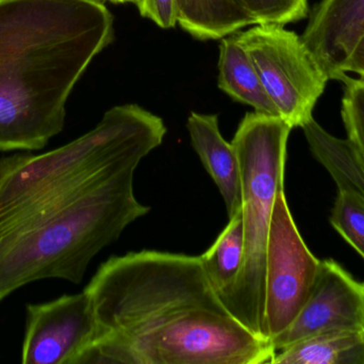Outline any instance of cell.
Here are the masks:
<instances>
[{
    "instance_id": "6da1fadb",
    "label": "cell",
    "mask_w": 364,
    "mask_h": 364,
    "mask_svg": "<svg viewBox=\"0 0 364 364\" xmlns=\"http://www.w3.org/2000/svg\"><path fill=\"white\" fill-rule=\"evenodd\" d=\"M114 34L102 0H0V151H40L63 130L68 96Z\"/></svg>"
},
{
    "instance_id": "7a4b0ae2",
    "label": "cell",
    "mask_w": 364,
    "mask_h": 364,
    "mask_svg": "<svg viewBox=\"0 0 364 364\" xmlns=\"http://www.w3.org/2000/svg\"><path fill=\"white\" fill-rule=\"evenodd\" d=\"M139 165L119 160L0 212V303L38 280L80 284L91 261L151 211L134 196Z\"/></svg>"
},
{
    "instance_id": "3957f363",
    "label": "cell",
    "mask_w": 364,
    "mask_h": 364,
    "mask_svg": "<svg viewBox=\"0 0 364 364\" xmlns=\"http://www.w3.org/2000/svg\"><path fill=\"white\" fill-rule=\"evenodd\" d=\"M83 291L95 310L96 340L154 331L195 310L229 313L200 256L143 250L111 256Z\"/></svg>"
},
{
    "instance_id": "277c9868",
    "label": "cell",
    "mask_w": 364,
    "mask_h": 364,
    "mask_svg": "<svg viewBox=\"0 0 364 364\" xmlns=\"http://www.w3.org/2000/svg\"><path fill=\"white\" fill-rule=\"evenodd\" d=\"M292 130L277 115L254 111L244 115L231 141L241 164L244 263L225 307L262 339L267 239L276 197L284 190L287 145Z\"/></svg>"
},
{
    "instance_id": "5b68a950",
    "label": "cell",
    "mask_w": 364,
    "mask_h": 364,
    "mask_svg": "<svg viewBox=\"0 0 364 364\" xmlns=\"http://www.w3.org/2000/svg\"><path fill=\"white\" fill-rule=\"evenodd\" d=\"M166 132L164 120L140 105H119L106 111L93 130L63 147L4 156L0 158V211L122 158L147 156L164 142Z\"/></svg>"
},
{
    "instance_id": "8992f818",
    "label": "cell",
    "mask_w": 364,
    "mask_h": 364,
    "mask_svg": "<svg viewBox=\"0 0 364 364\" xmlns=\"http://www.w3.org/2000/svg\"><path fill=\"white\" fill-rule=\"evenodd\" d=\"M274 355L231 314L200 309L146 333L95 340L75 364H264Z\"/></svg>"
},
{
    "instance_id": "52a82bcc",
    "label": "cell",
    "mask_w": 364,
    "mask_h": 364,
    "mask_svg": "<svg viewBox=\"0 0 364 364\" xmlns=\"http://www.w3.org/2000/svg\"><path fill=\"white\" fill-rule=\"evenodd\" d=\"M232 36L254 62L279 117L292 128H303L329 78L301 36L276 24H258Z\"/></svg>"
},
{
    "instance_id": "ba28073f",
    "label": "cell",
    "mask_w": 364,
    "mask_h": 364,
    "mask_svg": "<svg viewBox=\"0 0 364 364\" xmlns=\"http://www.w3.org/2000/svg\"><path fill=\"white\" fill-rule=\"evenodd\" d=\"M321 264L304 241L282 190L276 197L267 239L265 339L271 342L301 313L316 286Z\"/></svg>"
},
{
    "instance_id": "9c48e42d",
    "label": "cell",
    "mask_w": 364,
    "mask_h": 364,
    "mask_svg": "<svg viewBox=\"0 0 364 364\" xmlns=\"http://www.w3.org/2000/svg\"><path fill=\"white\" fill-rule=\"evenodd\" d=\"M97 335L95 310L85 291L47 303H29L21 363L75 364Z\"/></svg>"
},
{
    "instance_id": "30bf717a",
    "label": "cell",
    "mask_w": 364,
    "mask_h": 364,
    "mask_svg": "<svg viewBox=\"0 0 364 364\" xmlns=\"http://www.w3.org/2000/svg\"><path fill=\"white\" fill-rule=\"evenodd\" d=\"M346 329H364V282L335 260H324L301 313L271 344L276 354L314 336Z\"/></svg>"
},
{
    "instance_id": "8fae6325",
    "label": "cell",
    "mask_w": 364,
    "mask_h": 364,
    "mask_svg": "<svg viewBox=\"0 0 364 364\" xmlns=\"http://www.w3.org/2000/svg\"><path fill=\"white\" fill-rule=\"evenodd\" d=\"M364 36V0H322L301 38L329 80H343L346 63Z\"/></svg>"
},
{
    "instance_id": "7c38bea8",
    "label": "cell",
    "mask_w": 364,
    "mask_h": 364,
    "mask_svg": "<svg viewBox=\"0 0 364 364\" xmlns=\"http://www.w3.org/2000/svg\"><path fill=\"white\" fill-rule=\"evenodd\" d=\"M186 128L195 152L224 199L228 217H232L242 209L241 164L235 145L223 138L218 115L193 111Z\"/></svg>"
},
{
    "instance_id": "4fadbf2b",
    "label": "cell",
    "mask_w": 364,
    "mask_h": 364,
    "mask_svg": "<svg viewBox=\"0 0 364 364\" xmlns=\"http://www.w3.org/2000/svg\"><path fill=\"white\" fill-rule=\"evenodd\" d=\"M220 40L218 88L235 102L252 106L257 113L279 117L245 49L235 41L232 34Z\"/></svg>"
},
{
    "instance_id": "5bb4252c",
    "label": "cell",
    "mask_w": 364,
    "mask_h": 364,
    "mask_svg": "<svg viewBox=\"0 0 364 364\" xmlns=\"http://www.w3.org/2000/svg\"><path fill=\"white\" fill-rule=\"evenodd\" d=\"M311 153L326 169L338 190L356 194L364 203V164L348 138H339L311 119L303 126Z\"/></svg>"
},
{
    "instance_id": "9a60e30c",
    "label": "cell",
    "mask_w": 364,
    "mask_h": 364,
    "mask_svg": "<svg viewBox=\"0 0 364 364\" xmlns=\"http://www.w3.org/2000/svg\"><path fill=\"white\" fill-rule=\"evenodd\" d=\"M271 364H364V329L314 336L276 353Z\"/></svg>"
},
{
    "instance_id": "2e32d148",
    "label": "cell",
    "mask_w": 364,
    "mask_h": 364,
    "mask_svg": "<svg viewBox=\"0 0 364 364\" xmlns=\"http://www.w3.org/2000/svg\"><path fill=\"white\" fill-rule=\"evenodd\" d=\"M177 21L196 40H218L252 26L235 0H176Z\"/></svg>"
},
{
    "instance_id": "e0dca14e",
    "label": "cell",
    "mask_w": 364,
    "mask_h": 364,
    "mask_svg": "<svg viewBox=\"0 0 364 364\" xmlns=\"http://www.w3.org/2000/svg\"><path fill=\"white\" fill-rule=\"evenodd\" d=\"M210 284L222 303H226L241 275L244 263V229L242 209L229 218L226 228L213 245L200 256Z\"/></svg>"
},
{
    "instance_id": "ac0fdd59",
    "label": "cell",
    "mask_w": 364,
    "mask_h": 364,
    "mask_svg": "<svg viewBox=\"0 0 364 364\" xmlns=\"http://www.w3.org/2000/svg\"><path fill=\"white\" fill-rule=\"evenodd\" d=\"M331 224L364 260V203L352 192L339 190Z\"/></svg>"
},
{
    "instance_id": "d6986e66",
    "label": "cell",
    "mask_w": 364,
    "mask_h": 364,
    "mask_svg": "<svg viewBox=\"0 0 364 364\" xmlns=\"http://www.w3.org/2000/svg\"><path fill=\"white\" fill-rule=\"evenodd\" d=\"M242 10L258 24H287L301 21L308 15V0H235Z\"/></svg>"
},
{
    "instance_id": "ffe728a7",
    "label": "cell",
    "mask_w": 364,
    "mask_h": 364,
    "mask_svg": "<svg viewBox=\"0 0 364 364\" xmlns=\"http://www.w3.org/2000/svg\"><path fill=\"white\" fill-rule=\"evenodd\" d=\"M342 98L341 115L346 138L364 164V79L346 76Z\"/></svg>"
},
{
    "instance_id": "44dd1931",
    "label": "cell",
    "mask_w": 364,
    "mask_h": 364,
    "mask_svg": "<svg viewBox=\"0 0 364 364\" xmlns=\"http://www.w3.org/2000/svg\"><path fill=\"white\" fill-rule=\"evenodd\" d=\"M136 8L145 19H151L162 29L176 27V0H136Z\"/></svg>"
},
{
    "instance_id": "7402d4cb",
    "label": "cell",
    "mask_w": 364,
    "mask_h": 364,
    "mask_svg": "<svg viewBox=\"0 0 364 364\" xmlns=\"http://www.w3.org/2000/svg\"><path fill=\"white\" fill-rule=\"evenodd\" d=\"M344 72L346 75L354 73L364 79V36L353 51L352 56L344 68Z\"/></svg>"
},
{
    "instance_id": "603a6c76",
    "label": "cell",
    "mask_w": 364,
    "mask_h": 364,
    "mask_svg": "<svg viewBox=\"0 0 364 364\" xmlns=\"http://www.w3.org/2000/svg\"><path fill=\"white\" fill-rule=\"evenodd\" d=\"M108 1L113 2V4H136V0H108Z\"/></svg>"
}]
</instances>
